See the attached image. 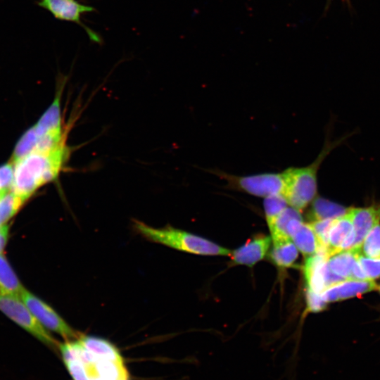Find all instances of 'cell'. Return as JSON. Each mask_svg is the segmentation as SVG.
<instances>
[{"label":"cell","instance_id":"6da1fadb","mask_svg":"<svg viewBox=\"0 0 380 380\" xmlns=\"http://www.w3.org/2000/svg\"><path fill=\"white\" fill-rule=\"evenodd\" d=\"M70 156L66 142L46 152L33 151L13 165L12 191L26 201L42 186L56 179Z\"/></svg>","mask_w":380,"mask_h":380},{"label":"cell","instance_id":"7a4b0ae2","mask_svg":"<svg viewBox=\"0 0 380 380\" xmlns=\"http://www.w3.org/2000/svg\"><path fill=\"white\" fill-rule=\"evenodd\" d=\"M347 137L332 141L326 137L323 148L316 159L304 167H290L282 171L284 187L282 195L289 205L301 211L315 198L317 191V174L322 163Z\"/></svg>","mask_w":380,"mask_h":380},{"label":"cell","instance_id":"3957f363","mask_svg":"<svg viewBox=\"0 0 380 380\" xmlns=\"http://www.w3.org/2000/svg\"><path fill=\"white\" fill-rule=\"evenodd\" d=\"M135 229L150 241L186 253L202 255L230 256L232 251L198 235L172 227L156 228L135 221Z\"/></svg>","mask_w":380,"mask_h":380},{"label":"cell","instance_id":"277c9868","mask_svg":"<svg viewBox=\"0 0 380 380\" xmlns=\"http://www.w3.org/2000/svg\"><path fill=\"white\" fill-rule=\"evenodd\" d=\"M227 182V188L248 194L265 198L271 195L282 194L284 180L281 172H265L251 175L239 176L220 170H212Z\"/></svg>","mask_w":380,"mask_h":380},{"label":"cell","instance_id":"5b68a950","mask_svg":"<svg viewBox=\"0 0 380 380\" xmlns=\"http://www.w3.org/2000/svg\"><path fill=\"white\" fill-rule=\"evenodd\" d=\"M0 311L51 349L58 350L60 343L37 321L20 297L0 291Z\"/></svg>","mask_w":380,"mask_h":380},{"label":"cell","instance_id":"8992f818","mask_svg":"<svg viewBox=\"0 0 380 380\" xmlns=\"http://www.w3.org/2000/svg\"><path fill=\"white\" fill-rule=\"evenodd\" d=\"M20 298L30 309L37 321L48 331L60 335L65 340L77 339L80 333L77 332L48 303L25 289Z\"/></svg>","mask_w":380,"mask_h":380},{"label":"cell","instance_id":"52a82bcc","mask_svg":"<svg viewBox=\"0 0 380 380\" xmlns=\"http://www.w3.org/2000/svg\"><path fill=\"white\" fill-rule=\"evenodd\" d=\"M36 4L50 12L55 18L77 23L81 26L91 42L102 43L100 35L81 20L83 14L96 11L94 7L81 4L77 0H36Z\"/></svg>","mask_w":380,"mask_h":380},{"label":"cell","instance_id":"ba28073f","mask_svg":"<svg viewBox=\"0 0 380 380\" xmlns=\"http://www.w3.org/2000/svg\"><path fill=\"white\" fill-rule=\"evenodd\" d=\"M326 254L318 253L307 257L304 275L308 289L322 293L327 288L345 279L336 275L327 265Z\"/></svg>","mask_w":380,"mask_h":380},{"label":"cell","instance_id":"9c48e42d","mask_svg":"<svg viewBox=\"0 0 380 380\" xmlns=\"http://www.w3.org/2000/svg\"><path fill=\"white\" fill-rule=\"evenodd\" d=\"M355 239L351 208L341 216L336 217L328 234L326 255L329 256L343 251L352 249Z\"/></svg>","mask_w":380,"mask_h":380},{"label":"cell","instance_id":"30bf717a","mask_svg":"<svg viewBox=\"0 0 380 380\" xmlns=\"http://www.w3.org/2000/svg\"><path fill=\"white\" fill-rule=\"evenodd\" d=\"M271 242L272 238L268 236L260 234L254 236L232 251L230 255L232 264L252 267L266 257Z\"/></svg>","mask_w":380,"mask_h":380},{"label":"cell","instance_id":"8fae6325","mask_svg":"<svg viewBox=\"0 0 380 380\" xmlns=\"http://www.w3.org/2000/svg\"><path fill=\"white\" fill-rule=\"evenodd\" d=\"M372 279H346L327 288L322 293L327 302H334L358 296L378 289Z\"/></svg>","mask_w":380,"mask_h":380},{"label":"cell","instance_id":"7c38bea8","mask_svg":"<svg viewBox=\"0 0 380 380\" xmlns=\"http://www.w3.org/2000/svg\"><path fill=\"white\" fill-rule=\"evenodd\" d=\"M355 242L353 250L359 252L360 246L369 232L380 222V203L365 208H351Z\"/></svg>","mask_w":380,"mask_h":380},{"label":"cell","instance_id":"4fadbf2b","mask_svg":"<svg viewBox=\"0 0 380 380\" xmlns=\"http://www.w3.org/2000/svg\"><path fill=\"white\" fill-rule=\"evenodd\" d=\"M77 339L95 360L123 362L122 357L118 349L108 340L81 334Z\"/></svg>","mask_w":380,"mask_h":380},{"label":"cell","instance_id":"5bb4252c","mask_svg":"<svg viewBox=\"0 0 380 380\" xmlns=\"http://www.w3.org/2000/svg\"><path fill=\"white\" fill-rule=\"evenodd\" d=\"M61 89L54 101L34 126L38 137L51 132L63 131L61 111Z\"/></svg>","mask_w":380,"mask_h":380},{"label":"cell","instance_id":"9a60e30c","mask_svg":"<svg viewBox=\"0 0 380 380\" xmlns=\"http://www.w3.org/2000/svg\"><path fill=\"white\" fill-rule=\"evenodd\" d=\"M272 241L270 258L272 262L281 268L292 267L298 256V250L291 239Z\"/></svg>","mask_w":380,"mask_h":380},{"label":"cell","instance_id":"2e32d148","mask_svg":"<svg viewBox=\"0 0 380 380\" xmlns=\"http://www.w3.org/2000/svg\"><path fill=\"white\" fill-rule=\"evenodd\" d=\"M359 252L353 249L343 251L327 258L331 271L343 279H351L353 269L357 262Z\"/></svg>","mask_w":380,"mask_h":380},{"label":"cell","instance_id":"e0dca14e","mask_svg":"<svg viewBox=\"0 0 380 380\" xmlns=\"http://www.w3.org/2000/svg\"><path fill=\"white\" fill-rule=\"evenodd\" d=\"M291 240L298 250L307 257L318 253H323L317 236L310 222H303Z\"/></svg>","mask_w":380,"mask_h":380},{"label":"cell","instance_id":"ac0fdd59","mask_svg":"<svg viewBox=\"0 0 380 380\" xmlns=\"http://www.w3.org/2000/svg\"><path fill=\"white\" fill-rule=\"evenodd\" d=\"M25 288L6 257L0 253V291L20 297Z\"/></svg>","mask_w":380,"mask_h":380},{"label":"cell","instance_id":"d6986e66","mask_svg":"<svg viewBox=\"0 0 380 380\" xmlns=\"http://www.w3.org/2000/svg\"><path fill=\"white\" fill-rule=\"evenodd\" d=\"M309 216L312 221L336 218L345 214L348 208L322 197L311 202Z\"/></svg>","mask_w":380,"mask_h":380},{"label":"cell","instance_id":"ffe728a7","mask_svg":"<svg viewBox=\"0 0 380 380\" xmlns=\"http://www.w3.org/2000/svg\"><path fill=\"white\" fill-rule=\"evenodd\" d=\"M26 201L14 192L6 193L0 198V227L7 224Z\"/></svg>","mask_w":380,"mask_h":380},{"label":"cell","instance_id":"44dd1931","mask_svg":"<svg viewBox=\"0 0 380 380\" xmlns=\"http://www.w3.org/2000/svg\"><path fill=\"white\" fill-rule=\"evenodd\" d=\"M264 198V211L270 230L280 213L289 206V204L282 194L271 195Z\"/></svg>","mask_w":380,"mask_h":380},{"label":"cell","instance_id":"7402d4cb","mask_svg":"<svg viewBox=\"0 0 380 380\" xmlns=\"http://www.w3.org/2000/svg\"><path fill=\"white\" fill-rule=\"evenodd\" d=\"M38 136L33 127L27 130L20 137L14 149L12 163L30 153L34 149L38 141Z\"/></svg>","mask_w":380,"mask_h":380},{"label":"cell","instance_id":"603a6c76","mask_svg":"<svg viewBox=\"0 0 380 380\" xmlns=\"http://www.w3.org/2000/svg\"><path fill=\"white\" fill-rule=\"evenodd\" d=\"M359 253L367 257L380 258V224L372 229L363 239Z\"/></svg>","mask_w":380,"mask_h":380},{"label":"cell","instance_id":"cb8c5ba5","mask_svg":"<svg viewBox=\"0 0 380 380\" xmlns=\"http://www.w3.org/2000/svg\"><path fill=\"white\" fill-rule=\"evenodd\" d=\"M357 260L367 279L380 278V258L367 257L359 253Z\"/></svg>","mask_w":380,"mask_h":380},{"label":"cell","instance_id":"d4e9b609","mask_svg":"<svg viewBox=\"0 0 380 380\" xmlns=\"http://www.w3.org/2000/svg\"><path fill=\"white\" fill-rule=\"evenodd\" d=\"M13 163H8L0 166V194L8 193V189L12 187L14 169Z\"/></svg>","mask_w":380,"mask_h":380},{"label":"cell","instance_id":"484cf974","mask_svg":"<svg viewBox=\"0 0 380 380\" xmlns=\"http://www.w3.org/2000/svg\"><path fill=\"white\" fill-rule=\"evenodd\" d=\"M308 310L311 312H319L324 310L327 303L323 299L321 293H317L309 289L307 291Z\"/></svg>","mask_w":380,"mask_h":380},{"label":"cell","instance_id":"4316f807","mask_svg":"<svg viewBox=\"0 0 380 380\" xmlns=\"http://www.w3.org/2000/svg\"><path fill=\"white\" fill-rule=\"evenodd\" d=\"M9 228L8 224L0 227V253H2L8 242Z\"/></svg>","mask_w":380,"mask_h":380},{"label":"cell","instance_id":"83f0119b","mask_svg":"<svg viewBox=\"0 0 380 380\" xmlns=\"http://www.w3.org/2000/svg\"><path fill=\"white\" fill-rule=\"evenodd\" d=\"M378 290L379 291V293H380V286H378Z\"/></svg>","mask_w":380,"mask_h":380},{"label":"cell","instance_id":"f1b7e54d","mask_svg":"<svg viewBox=\"0 0 380 380\" xmlns=\"http://www.w3.org/2000/svg\"><path fill=\"white\" fill-rule=\"evenodd\" d=\"M4 194H0V198L3 196Z\"/></svg>","mask_w":380,"mask_h":380}]
</instances>
